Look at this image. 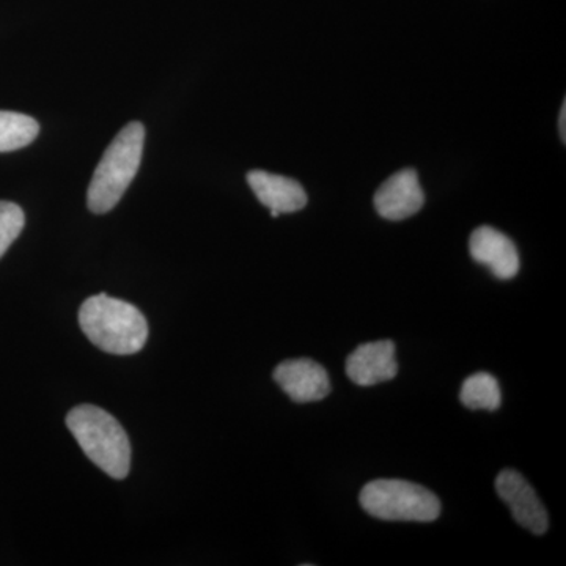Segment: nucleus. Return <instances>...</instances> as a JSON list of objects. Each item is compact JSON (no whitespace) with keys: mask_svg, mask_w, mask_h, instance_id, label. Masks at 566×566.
<instances>
[{"mask_svg":"<svg viewBox=\"0 0 566 566\" xmlns=\"http://www.w3.org/2000/svg\"><path fill=\"white\" fill-rule=\"evenodd\" d=\"M80 326L93 345L117 356H132L147 344L148 323L139 308L106 293L81 305Z\"/></svg>","mask_w":566,"mask_h":566,"instance_id":"nucleus-1","label":"nucleus"},{"mask_svg":"<svg viewBox=\"0 0 566 566\" xmlns=\"http://www.w3.org/2000/svg\"><path fill=\"white\" fill-rule=\"evenodd\" d=\"M66 427L92 463L115 480L132 469V444L120 422L98 406L81 405L66 416Z\"/></svg>","mask_w":566,"mask_h":566,"instance_id":"nucleus-2","label":"nucleus"},{"mask_svg":"<svg viewBox=\"0 0 566 566\" xmlns=\"http://www.w3.org/2000/svg\"><path fill=\"white\" fill-rule=\"evenodd\" d=\"M144 142L145 128L139 122L126 125L112 140L88 186V210L104 214L120 202L123 193L139 172Z\"/></svg>","mask_w":566,"mask_h":566,"instance_id":"nucleus-3","label":"nucleus"},{"mask_svg":"<svg viewBox=\"0 0 566 566\" xmlns=\"http://www.w3.org/2000/svg\"><path fill=\"white\" fill-rule=\"evenodd\" d=\"M359 501L365 512L378 520L431 523L441 515L438 495L406 480L382 479L367 483Z\"/></svg>","mask_w":566,"mask_h":566,"instance_id":"nucleus-4","label":"nucleus"},{"mask_svg":"<svg viewBox=\"0 0 566 566\" xmlns=\"http://www.w3.org/2000/svg\"><path fill=\"white\" fill-rule=\"evenodd\" d=\"M499 497L512 510V515L521 527L532 534L543 535L549 528V516L534 488L520 472L505 469L495 479Z\"/></svg>","mask_w":566,"mask_h":566,"instance_id":"nucleus-5","label":"nucleus"},{"mask_svg":"<svg viewBox=\"0 0 566 566\" xmlns=\"http://www.w3.org/2000/svg\"><path fill=\"white\" fill-rule=\"evenodd\" d=\"M274 379L294 403L324 400L331 392V379L326 368L305 357L279 364L274 370Z\"/></svg>","mask_w":566,"mask_h":566,"instance_id":"nucleus-6","label":"nucleus"},{"mask_svg":"<svg viewBox=\"0 0 566 566\" xmlns=\"http://www.w3.org/2000/svg\"><path fill=\"white\" fill-rule=\"evenodd\" d=\"M424 193L416 170L392 175L376 191L375 208L387 221H403L422 210Z\"/></svg>","mask_w":566,"mask_h":566,"instance_id":"nucleus-7","label":"nucleus"},{"mask_svg":"<svg viewBox=\"0 0 566 566\" xmlns=\"http://www.w3.org/2000/svg\"><path fill=\"white\" fill-rule=\"evenodd\" d=\"M346 375L357 386H375L390 381L398 374L395 344L390 340L370 342L357 346L346 359Z\"/></svg>","mask_w":566,"mask_h":566,"instance_id":"nucleus-8","label":"nucleus"},{"mask_svg":"<svg viewBox=\"0 0 566 566\" xmlns=\"http://www.w3.org/2000/svg\"><path fill=\"white\" fill-rule=\"evenodd\" d=\"M469 251L476 263L485 264L501 281H510L520 271V253L506 234L493 227H480L471 234Z\"/></svg>","mask_w":566,"mask_h":566,"instance_id":"nucleus-9","label":"nucleus"},{"mask_svg":"<svg viewBox=\"0 0 566 566\" xmlns=\"http://www.w3.org/2000/svg\"><path fill=\"white\" fill-rule=\"evenodd\" d=\"M248 182L256 199L264 207L270 208L273 218L285 212L303 210L307 205V193L303 186L292 178L263 172V170H252L248 175Z\"/></svg>","mask_w":566,"mask_h":566,"instance_id":"nucleus-10","label":"nucleus"},{"mask_svg":"<svg viewBox=\"0 0 566 566\" xmlns=\"http://www.w3.org/2000/svg\"><path fill=\"white\" fill-rule=\"evenodd\" d=\"M40 125L20 112L0 111V153L20 150L36 139Z\"/></svg>","mask_w":566,"mask_h":566,"instance_id":"nucleus-11","label":"nucleus"},{"mask_svg":"<svg viewBox=\"0 0 566 566\" xmlns=\"http://www.w3.org/2000/svg\"><path fill=\"white\" fill-rule=\"evenodd\" d=\"M460 398L465 408L495 411L501 408V387L493 375L480 371L465 379Z\"/></svg>","mask_w":566,"mask_h":566,"instance_id":"nucleus-12","label":"nucleus"},{"mask_svg":"<svg viewBox=\"0 0 566 566\" xmlns=\"http://www.w3.org/2000/svg\"><path fill=\"white\" fill-rule=\"evenodd\" d=\"M25 216L17 203L0 202V259L24 229Z\"/></svg>","mask_w":566,"mask_h":566,"instance_id":"nucleus-13","label":"nucleus"},{"mask_svg":"<svg viewBox=\"0 0 566 566\" xmlns=\"http://www.w3.org/2000/svg\"><path fill=\"white\" fill-rule=\"evenodd\" d=\"M565 120H566V103H564V106H562L560 123H558V126H560L562 140H564V142L566 139V125H565Z\"/></svg>","mask_w":566,"mask_h":566,"instance_id":"nucleus-14","label":"nucleus"}]
</instances>
